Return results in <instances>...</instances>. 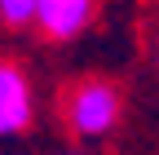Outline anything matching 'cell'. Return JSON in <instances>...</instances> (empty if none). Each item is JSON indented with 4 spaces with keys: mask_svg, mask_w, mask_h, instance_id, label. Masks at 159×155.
I'll list each match as a JSON object with an SVG mask.
<instances>
[{
    "mask_svg": "<svg viewBox=\"0 0 159 155\" xmlns=\"http://www.w3.org/2000/svg\"><path fill=\"white\" fill-rule=\"evenodd\" d=\"M62 115H66V129L75 138L84 142H97L115 133L119 115H124V98H119V89L102 75H89V80H75L62 98Z\"/></svg>",
    "mask_w": 159,
    "mask_h": 155,
    "instance_id": "cell-1",
    "label": "cell"
},
{
    "mask_svg": "<svg viewBox=\"0 0 159 155\" xmlns=\"http://www.w3.org/2000/svg\"><path fill=\"white\" fill-rule=\"evenodd\" d=\"M35 120V89L22 62L0 58V138H18Z\"/></svg>",
    "mask_w": 159,
    "mask_h": 155,
    "instance_id": "cell-2",
    "label": "cell"
},
{
    "mask_svg": "<svg viewBox=\"0 0 159 155\" xmlns=\"http://www.w3.org/2000/svg\"><path fill=\"white\" fill-rule=\"evenodd\" d=\"M97 18V0H35L31 27L53 45H66L75 35H84Z\"/></svg>",
    "mask_w": 159,
    "mask_h": 155,
    "instance_id": "cell-3",
    "label": "cell"
},
{
    "mask_svg": "<svg viewBox=\"0 0 159 155\" xmlns=\"http://www.w3.org/2000/svg\"><path fill=\"white\" fill-rule=\"evenodd\" d=\"M35 13V0H0V27L5 31H27Z\"/></svg>",
    "mask_w": 159,
    "mask_h": 155,
    "instance_id": "cell-4",
    "label": "cell"
},
{
    "mask_svg": "<svg viewBox=\"0 0 159 155\" xmlns=\"http://www.w3.org/2000/svg\"><path fill=\"white\" fill-rule=\"evenodd\" d=\"M71 155H89V151H71Z\"/></svg>",
    "mask_w": 159,
    "mask_h": 155,
    "instance_id": "cell-5",
    "label": "cell"
}]
</instances>
